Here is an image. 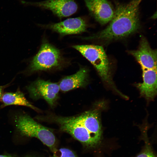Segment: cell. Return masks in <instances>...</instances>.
<instances>
[{
  "instance_id": "obj_1",
  "label": "cell",
  "mask_w": 157,
  "mask_h": 157,
  "mask_svg": "<svg viewBox=\"0 0 157 157\" xmlns=\"http://www.w3.org/2000/svg\"><path fill=\"white\" fill-rule=\"evenodd\" d=\"M142 0H132L125 3H116L114 16L104 29L87 39L109 41L126 37L140 27L139 6Z\"/></svg>"
},
{
  "instance_id": "obj_2",
  "label": "cell",
  "mask_w": 157,
  "mask_h": 157,
  "mask_svg": "<svg viewBox=\"0 0 157 157\" xmlns=\"http://www.w3.org/2000/svg\"><path fill=\"white\" fill-rule=\"evenodd\" d=\"M73 48L79 51L94 67L102 80L122 97L124 95L116 88L112 79L109 61L103 47L92 45H76Z\"/></svg>"
},
{
  "instance_id": "obj_3",
  "label": "cell",
  "mask_w": 157,
  "mask_h": 157,
  "mask_svg": "<svg viewBox=\"0 0 157 157\" xmlns=\"http://www.w3.org/2000/svg\"><path fill=\"white\" fill-rule=\"evenodd\" d=\"M18 131L22 135L38 138L53 152L56 149V141L53 133L35 121L28 115L23 113L14 118Z\"/></svg>"
},
{
  "instance_id": "obj_4",
  "label": "cell",
  "mask_w": 157,
  "mask_h": 157,
  "mask_svg": "<svg viewBox=\"0 0 157 157\" xmlns=\"http://www.w3.org/2000/svg\"><path fill=\"white\" fill-rule=\"evenodd\" d=\"M51 117V120L58 124L62 131L70 134L85 146L93 147L99 143L76 116H53Z\"/></svg>"
},
{
  "instance_id": "obj_5",
  "label": "cell",
  "mask_w": 157,
  "mask_h": 157,
  "mask_svg": "<svg viewBox=\"0 0 157 157\" xmlns=\"http://www.w3.org/2000/svg\"><path fill=\"white\" fill-rule=\"evenodd\" d=\"M60 60L59 50L49 43L45 42L31 61L26 72L29 74L53 68L60 65Z\"/></svg>"
},
{
  "instance_id": "obj_6",
  "label": "cell",
  "mask_w": 157,
  "mask_h": 157,
  "mask_svg": "<svg viewBox=\"0 0 157 157\" xmlns=\"http://www.w3.org/2000/svg\"><path fill=\"white\" fill-rule=\"evenodd\" d=\"M26 88L33 99H43L51 107L55 104L60 90L58 83L41 79L31 83Z\"/></svg>"
},
{
  "instance_id": "obj_7",
  "label": "cell",
  "mask_w": 157,
  "mask_h": 157,
  "mask_svg": "<svg viewBox=\"0 0 157 157\" xmlns=\"http://www.w3.org/2000/svg\"><path fill=\"white\" fill-rule=\"evenodd\" d=\"M22 4L32 6L51 11L60 18L70 16L77 10L78 6L74 0H45L31 2L21 0Z\"/></svg>"
},
{
  "instance_id": "obj_8",
  "label": "cell",
  "mask_w": 157,
  "mask_h": 157,
  "mask_svg": "<svg viewBox=\"0 0 157 157\" xmlns=\"http://www.w3.org/2000/svg\"><path fill=\"white\" fill-rule=\"evenodd\" d=\"M129 52L140 65L142 69H157V51L151 48L144 37L141 39L138 49Z\"/></svg>"
},
{
  "instance_id": "obj_9",
  "label": "cell",
  "mask_w": 157,
  "mask_h": 157,
  "mask_svg": "<svg viewBox=\"0 0 157 157\" xmlns=\"http://www.w3.org/2000/svg\"><path fill=\"white\" fill-rule=\"evenodd\" d=\"M91 14L101 24H106L113 19L115 10L107 0H84Z\"/></svg>"
},
{
  "instance_id": "obj_10",
  "label": "cell",
  "mask_w": 157,
  "mask_h": 157,
  "mask_svg": "<svg viewBox=\"0 0 157 157\" xmlns=\"http://www.w3.org/2000/svg\"><path fill=\"white\" fill-rule=\"evenodd\" d=\"M100 109L96 108L86 111L76 117L99 142L101 137L102 129Z\"/></svg>"
},
{
  "instance_id": "obj_11",
  "label": "cell",
  "mask_w": 157,
  "mask_h": 157,
  "mask_svg": "<svg viewBox=\"0 0 157 157\" xmlns=\"http://www.w3.org/2000/svg\"><path fill=\"white\" fill-rule=\"evenodd\" d=\"M86 25L85 20L78 17L69 18L52 24L49 26L53 31L62 35L76 34L85 31Z\"/></svg>"
},
{
  "instance_id": "obj_12",
  "label": "cell",
  "mask_w": 157,
  "mask_h": 157,
  "mask_svg": "<svg viewBox=\"0 0 157 157\" xmlns=\"http://www.w3.org/2000/svg\"><path fill=\"white\" fill-rule=\"evenodd\" d=\"M143 82L137 85L141 95L148 100L157 94V69H142Z\"/></svg>"
},
{
  "instance_id": "obj_13",
  "label": "cell",
  "mask_w": 157,
  "mask_h": 157,
  "mask_svg": "<svg viewBox=\"0 0 157 157\" xmlns=\"http://www.w3.org/2000/svg\"><path fill=\"white\" fill-rule=\"evenodd\" d=\"M88 71L81 68L76 73L62 79L58 85L60 90L65 92L80 87H85L88 83Z\"/></svg>"
},
{
  "instance_id": "obj_14",
  "label": "cell",
  "mask_w": 157,
  "mask_h": 157,
  "mask_svg": "<svg viewBox=\"0 0 157 157\" xmlns=\"http://www.w3.org/2000/svg\"><path fill=\"white\" fill-rule=\"evenodd\" d=\"M1 101V108L12 105L25 106L31 108L36 112L40 110L33 105L26 98L24 93L18 88L15 92H6L3 93Z\"/></svg>"
},
{
  "instance_id": "obj_15",
  "label": "cell",
  "mask_w": 157,
  "mask_h": 157,
  "mask_svg": "<svg viewBox=\"0 0 157 157\" xmlns=\"http://www.w3.org/2000/svg\"><path fill=\"white\" fill-rule=\"evenodd\" d=\"M53 153L52 157H78L72 150L67 148L56 149Z\"/></svg>"
},
{
  "instance_id": "obj_16",
  "label": "cell",
  "mask_w": 157,
  "mask_h": 157,
  "mask_svg": "<svg viewBox=\"0 0 157 157\" xmlns=\"http://www.w3.org/2000/svg\"><path fill=\"white\" fill-rule=\"evenodd\" d=\"M144 150L136 157H155L150 146L148 144Z\"/></svg>"
},
{
  "instance_id": "obj_17",
  "label": "cell",
  "mask_w": 157,
  "mask_h": 157,
  "mask_svg": "<svg viewBox=\"0 0 157 157\" xmlns=\"http://www.w3.org/2000/svg\"><path fill=\"white\" fill-rule=\"evenodd\" d=\"M9 83H8L4 85L0 86V100L3 94V91L4 89L8 87L10 85Z\"/></svg>"
},
{
  "instance_id": "obj_18",
  "label": "cell",
  "mask_w": 157,
  "mask_h": 157,
  "mask_svg": "<svg viewBox=\"0 0 157 157\" xmlns=\"http://www.w3.org/2000/svg\"><path fill=\"white\" fill-rule=\"evenodd\" d=\"M0 157H16L8 155H0ZM25 157H33L31 156H26Z\"/></svg>"
}]
</instances>
